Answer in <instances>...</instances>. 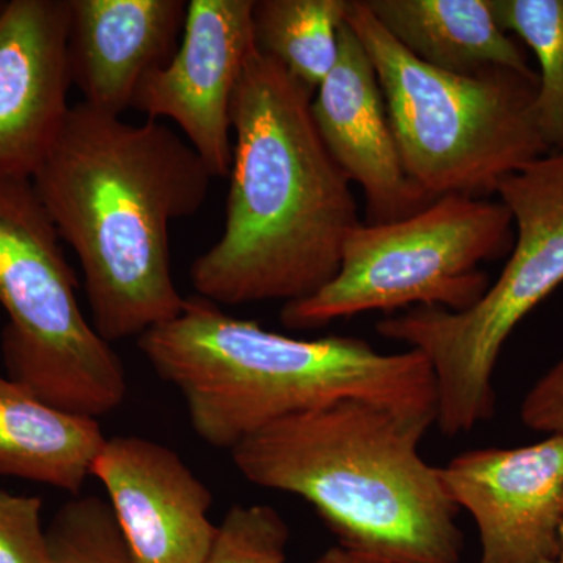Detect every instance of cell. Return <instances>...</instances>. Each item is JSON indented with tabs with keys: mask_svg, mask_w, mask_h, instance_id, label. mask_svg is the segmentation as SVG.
Segmentation results:
<instances>
[{
	"mask_svg": "<svg viewBox=\"0 0 563 563\" xmlns=\"http://www.w3.org/2000/svg\"><path fill=\"white\" fill-rule=\"evenodd\" d=\"M38 496L0 488V563H52Z\"/></svg>",
	"mask_w": 563,
	"mask_h": 563,
	"instance_id": "21",
	"label": "cell"
},
{
	"mask_svg": "<svg viewBox=\"0 0 563 563\" xmlns=\"http://www.w3.org/2000/svg\"><path fill=\"white\" fill-rule=\"evenodd\" d=\"M347 10L350 0H254L255 47L314 92L339 58Z\"/></svg>",
	"mask_w": 563,
	"mask_h": 563,
	"instance_id": "17",
	"label": "cell"
},
{
	"mask_svg": "<svg viewBox=\"0 0 563 563\" xmlns=\"http://www.w3.org/2000/svg\"><path fill=\"white\" fill-rule=\"evenodd\" d=\"M559 562L563 563V503H562V550H561V555H559Z\"/></svg>",
	"mask_w": 563,
	"mask_h": 563,
	"instance_id": "24",
	"label": "cell"
},
{
	"mask_svg": "<svg viewBox=\"0 0 563 563\" xmlns=\"http://www.w3.org/2000/svg\"><path fill=\"white\" fill-rule=\"evenodd\" d=\"M254 0H190L172 60L141 81L132 109L176 122L213 177L232 166V102L255 49Z\"/></svg>",
	"mask_w": 563,
	"mask_h": 563,
	"instance_id": "9",
	"label": "cell"
},
{
	"mask_svg": "<svg viewBox=\"0 0 563 563\" xmlns=\"http://www.w3.org/2000/svg\"><path fill=\"white\" fill-rule=\"evenodd\" d=\"M106 440L95 418L62 412L0 376V476L77 496Z\"/></svg>",
	"mask_w": 563,
	"mask_h": 563,
	"instance_id": "16",
	"label": "cell"
},
{
	"mask_svg": "<svg viewBox=\"0 0 563 563\" xmlns=\"http://www.w3.org/2000/svg\"><path fill=\"white\" fill-rule=\"evenodd\" d=\"M69 0L0 10V179L32 180L70 106Z\"/></svg>",
	"mask_w": 563,
	"mask_h": 563,
	"instance_id": "12",
	"label": "cell"
},
{
	"mask_svg": "<svg viewBox=\"0 0 563 563\" xmlns=\"http://www.w3.org/2000/svg\"><path fill=\"white\" fill-rule=\"evenodd\" d=\"M540 563H561V562H559V559H555V561H547V562H540Z\"/></svg>",
	"mask_w": 563,
	"mask_h": 563,
	"instance_id": "25",
	"label": "cell"
},
{
	"mask_svg": "<svg viewBox=\"0 0 563 563\" xmlns=\"http://www.w3.org/2000/svg\"><path fill=\"white\" fill-rule=\"evenodd\" d=\"M70 81L84 102L122 117L141 81L179 47L185 0H69Z\"/></svg>",
	"mask_w": 563,
	"mask_h": 563,
	"instance_id": "14",
	"label": "cell"
},
{
	"mask_svg": "<svg viewBox=\"0 0 563 563\" xmlns=\"http://www.w3.org/2000/svg\"><path fill=\"white\" fill-rule=\"evenodd\" d=\"M290 529L272 506L231 507L203 563H287Z\"/></svg>",
	"mask_w": 563,
	"mask_h": 563,
	"instance_id": "20",
	"label": "cell"
},
{
	"mask_svg": "<svg viewBox=\"0 0 563 563\" xmlns=\"http://www.w3.org/2000/svg\"><path fill=\"white\" fill-rule=\"evenodd\" d=\"M2 7H3V2H0V10H2Z\"/></svg>",
	"mask_w": 563,
	"mask_h": 563,
	"instance_id": "26",
	"label": "cell"
},
{
	"mask_svg": "<svg viewBox=\"0 0 563 563\" xmlns=\"http://www.w3.org/2000/svg\"><path fill=\"white\" fill-rule=\"evenodd\" d=\"M132 563H203L217 537L213 495L176 451L125 435L107 439L92 463Z\"/></svg>",
	"mask_w": 563,
	"mask_h": 563,
	"instance_id": "11",
	"label": "cell"
},
{
	"mask_svg": "<svg viewBox=\"0 0 563 563\" xmlns=\"http://www.w3.org/2000/svg\"><path fill=\"white\" fill-rule=\"evenodd\" d=\"M310 563H388L383 559L374 558L362 551L352 550V548L344 547V544H336L331 550L325 551L320 558L314 559Z\"/></svg>",
	"mask_w": 563,
	"mask_h": 563,
	"instance_id": "23",
	"label": "cell"
},
{
	"mask_svg": "<svg viewBox=\"0 0 563 563\" xmlns=\"http://www.w3.org/2000/svg\"><path fill=\"white\" fill-rule=\"evenodd\" d=\"M62 239L31 180L0 179L2 357L13 383L62 412L98 420L128 396L120 355L81 312Z\"/></svg>",
	"mask_w": 563,
	"mask_h": 563,
	"instance_id": "7",
	"label": "cell"
},
{
	"mask_svg": "<svg viewBox=\"0 0 563 563\" xmlns=\"http://www.w3.org/2000/svg\"><path fill=\"white\" fill-rule=\"evenodd\" d=\"M213 179L162 121L131 124L84 101L70 106L31 181L79 258L91 324L107 343L140 339L184 312L169 228L202 209Z\"/></svg>",
	"mask_w": 563,
	"mask_h": 563,
	"instance_id": "1",
	"label": "cell"
},
{
	"mask_svg": "<svg viewBox=\"0 0 563 563\" xmlns=\"http://www.w3.org/2000/svg\"><path fill=\"white\" fill-rule=\"evenodd\" d=\"M46 532L52 563H132L110 504L98 496L63 504Z\"/></svg>",
	"mask_w": 563,
	"mask_h": 563,
	"instance_id": "19",
	"label": "cell"
},
{
	"mask_svg": "<svg viewBox=\"0 0 563 563\" xmlns=\"http://www.w3.org/2000/svg\"><path fill=\"white\" fill-rule=\"evenodd\" d=\"M440 470L479 531L481 563L555 561L562 550L563 437L466 451Z\"/></svg>",
	"mask_w": 563,
	"mask_h": 563,
	"instance_id": "10",
	"label": "cell"
},
{
	"mask_svg": "<svg viewBox=\"0 0 563 563\" xmlns=\"http://www.w3.org/2000/svg\"><path fill=\"white\" fill-rule=\"evenodd\" d=\"M314 92L255 47L232 102L233 152L220 240L191 265L214 306L302 301L342 265L362 224L351 180L312 114Z\"/></svg>",
	"mask_w": 563,
	"mask_h": 563,
	"instance_id": "2",
	"label": "cell"
},
{
	"mask_svg": "<svg viewBox=\"0 0 563 563\" xmlns=\"http://www.w3.org/2000/svg\"><path fill=\"white\" fill-rule=\"evenodd\" d=\"M393 38L432 68L461 76L512 69L537 77L523 49L496 21L492 0H365Z\"/></svg>",
	"mask_w": 563,
	"mask_h": 563,
	"instance_id": "15",
	"label": "cell"
},
{
	"mask_svg": "<svg viewBox=\"0 0 563 563\" xmlns=\"http://www.w3.org/2000/svg\"><path fill=\"white\" fill-rule=\"evenodd\" d=\"M501 201L448 195L406 220L362 222L344 242L339 273L310 298L285 303L282 324L310 331L368 312L439 307L463 312L487 292L484 263L512 251Z\"/></svg>",
	"mask_w": 563,
	"mask_h": 563,
	"instance_id": "8",
	"label": "cell"
},
{
	"mask_svg": "<svg viewBox=\"0 0 563 563\" xmlns=\"http://www.w3.org/2000/svg\"><path fill=\"white\" fill-rule=\"evenodd\" d=\"M346 24L376 69L404 169L432 201L488 199L499 181L550 154L537 124L539 77L432 68L385 31L365 0H350Z\"/></svg>",
	"mask_w": 563,
	"mask_h": 563,
	"instance_id": "5",
	"label": "cell"
},
{
	"mask_svg": "<svg viewBox=\"0 0 563 563\" xmlns=\"http://www.w3.org/2000/svg\"><path fill=\"white\" fill-rule=\"evenodd\" d=\"M521 421L532 431L563 437V352L532 385L521 404Z\"/></svg>",
	"mask_w": 563,
	"mask_h": 563,
	"instance_id": "22",
	"label": "cell"
},
{
	"mask_svg": "<svg viewBox=\"0 0 563 563\" xmlns=\"http://www.w3.org/2000/svg\"><path fill=\"white\" fill-rule=\"evenodd\" d=\"M312 114L329 154L365 196L366 224L406 220L433 202L404 169L376 69L346 22Z\"/></svg>",
	"mask_w": 563,
	"mask_h": 563,
	"instance_id": "13",
	"label": "cell"
},
{
	"mask_svg": "<svg viewBox=\"0 0 563 563\" xmlns=\"http://www.w3.org/2000/svg\"><path fill=\"white\" fill-rule=\"evenodd\" d=\"M136 340L155 374L180 391L192 431L217 450L342 401L376 404L429 428L437 422L432 368L415 350L384 354L355 336L295 339L202 298Z\"/></svg>",
	"mask_w": 563,
	"mask_h": 563,
	"instance_id": "3",
	"label": "cell"
},
{
	"mask_svg": "<svg viewBox=\"0 0 563 563\" xmlns=\"http://www.w3.org/2000/svg\"><path fill=\"white\" fill-rule=\"evenodd\" d=\"M496 21L539 62L536 114L550 152H563V0H492Z\"/></svg>",
	"mask_w": 563,
	"mask_h": 563,
	"instance_id": "18",
	"label": "cell"
},
{
	"mask_svg": "<svg viewBox=\"0 0 563 563\" xmlns=\"http://www.w3.org/2000/svg\"><path fill=\"white\" fill-rule=\"evenodd\" d=\"M514 220V246L501 276L472 309L415 307L384 318V339L421 352L431 365L437 422L446 437L472 432L495 413L493 374L504 344L563 284V152H550L499 181Z\"/></svg>",
	"mask_w": 563,
	"mask_h": 563,
	"instance_id": "6",
	"label": "cell"
},
{
	"mask_svg": "<svg viewBox=\"0 0 563 563\" xmlns=\"http://www.w3.org/2000/svg\"><path fill=\"white\" fill-rule=\"evenodd\" d=\"M428 431L342 401L273 422L231 455L251 484L306 499L344 547L388 563H461L459 507L420 453Z\"/></svg>",
	"mask_w": 563,
	"mask_h": 563,
	"instance_id": "4",
	"label": "cell"
}]
</instances>
